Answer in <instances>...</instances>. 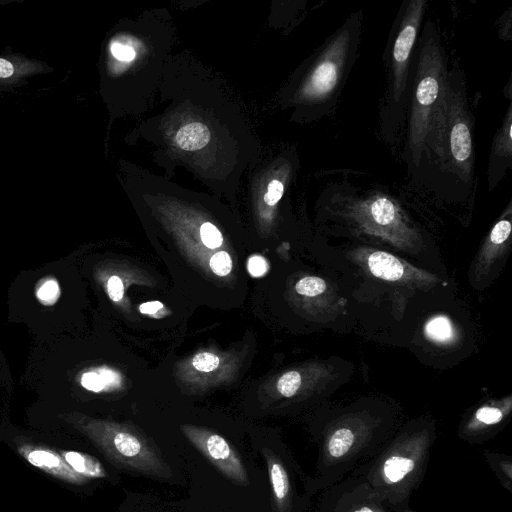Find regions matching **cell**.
<instances>
[{
	"mask_svg": "<svg viewBox=\"0 0 512 512\" xmlns=\"http://www.w3.org/2000/svg\"><path fill=\"white\" fill-rule=\"evenodd\" d=\"M395 433L393 420L376 410L349 409L324 420L314 430L318 454L315 492L324 490L371 459Z\"/></svg>",
	"mask_w": 512,
	"mask_h": 512,
	"instance_id": "obj_1",
	"label": "cell"
},
{
	"mask_svg": "<svg viewBox=\"0 0 512 512\" xmlns=\"http://www.w3.org/2000/svg\"><path fill=\"white\" fill-rule=\"evenodd\" d=\"M473 124L464 73L454 67L447 73L443 102L419 169L429 168L440 183L473 188Z\"/></svg>",
	"mask_w": 512,
	"mask_h": 512,
	"instance_id": "obj_2",
	"label": "cell"
},
{
	"mask_svg": "<svg viewBox=\"0 0 512 512\" xmlns=\"http://www.w3.org/2000/svg\"><path fill=\"white\" fill-rule=\"evenodd\" d=\"M435 439L431 422L409 423L395 431L371 459L351 473L363 478L394 512H400L409 506L424 479Z\"/></svg>",
	"mask_w": 512,
	"mask_h": 512,
	"instance_id": "obj_3",
	"label": "cell"
},
{
	"mask_svg": "<svg viewBox=\"0 0 512 512\" xmlns=\"http://www.w3.org/2000/svg\"><path fill=\"white\" fill-rule=\"evenodd\" d=\"M448 73L447 57L434 23L427 21L418 38L408 100L403 158L417 172L440 111Z\"/></svg>",
	"mask_w": 512,
	"mask_h": 512,
	"instance_id": "obj_4",
	"label": "cell"
},
{
	"mask_svg": "<svg viewBox=\"0 0 512 512\" xmlns=\"http://www.w3.org/2000/svg\"><path fill=\"white\" fill-rule=\"evenodd\" d=\"M361 27L362 12L351 14L324 40L307 64L298 81L295 100L310 119L334 112L358 57Z\"/></svg>",
	"mask_w": 512,
	"mask_h": 512,
	"instance_id": "obj_5",
	"label": "cell"
},
{
	"mask_svg": "<svg viewBox=\"0 0 512 512\" xmlns=\"http://www.w3.org/2000/svg\"><path fill=\"white\" fill-rule=\"evenodd\" d=\"M426 0H406L392 24L383 59L387 89L381 111L382 132L393 142L405 121L411 89L414 57L426 10Z\"/></svg>",
	"mask_w": 512,
	"mask_h": 512,
	"instance_id": "obj_6",
	"label": "cell"
},
{
	"mask_svg": "<svg viewBox=\"0 0 512 512\" xmlns=\"http://www.w3.org/2000/svg\"><path fill=\"white\" fill-rule=\"evenodd\" d=\"M346 214L364 232L380 237L401 249H413L419 234L405 218L399 204L384 192L372 191L362 196H341Z\"/></svg>",
	"mask_w": 512,
	"mask_h": 512,
	"instance_id": "obj_7",
	"label": "cell"
},
{
	"mask_svg": "<svg viewBox=\"0 0 512 512\" xmlns=\"http://www.w3.org/2000/svg\"><path fill=\"white\" fill-rule=\"evenodd\" d=\"M90 432L99 447L118 466L151 477H171V470L159 451L141 434L111 424L93 425Z\"/></svg>",
	"mask_w": 512,
	"mask_h": 512,
	"instance_id": "obj_8",
	"label": "cell"
},
{
	"mask_svg": "<svg viewBox=\"0 0 512 512\" xmlns=\"http://www.w3.org/2000/svg\"><path fill=\"white\" fill-rule=\"evenodd\" d=\"M263 455L268 469L274 512H303L310 497L316 493L313 486L309 484L299 487L298 482L307 478L280 454L265 448Z\"/></svg>",
	"mask_w": 512,
	"mask_h": 512,
	"instance_id": "obj_9",
	"label": "cell"
},
{
	"mask_svg": "<svg viewBox=\"0 0 512 512\" xmlns=\"http://www.w3.org/2000/svg\"><path fill=\"white\" fill-rule=\"evenodd\" d=\"M314 512H394L361 478L350 473L324 489Z\"/></svg>",
	"mask_w": 512,
	"mask_h": 512,
	"instance_id": "obj_10",
	"label": "cell"
},
{
	"mask_svg": "<svg viewBox=\"0 0 512 512\" xmlns=\"http://www.w3.org/2000/svg\"><path fill=\"white\" fill-rule=\"evenodd\" d=\"M183 433L190 443L226 478L233 483L247 486L246 467L236 450L221 435L206 429L185 426Z\"/></svg>",
	"mask_w": 512,
	"mask_h": 512,
	"instance_id": "obj_11",
	"label": "cell"
},
{
	"mask_svg": "<svg viewBox=\"0 0 512 512\" xmlns=\"http://www.w3.org/2000/svg\"><path fill=\"white\" fill-rule=\"evenodd\" d=\"M358 254L369 272L376 278L419 287L431 286L438 282L435 275L420 270L388 252L361 249Z\"/></svg>",
	"mask_w": 512,
	"mask_h": 512,
	"instance_id": "obj_12",
	"label": "cell"
},
{
	"mask_svg": "<svg viewBox=\"0 0 512 512\" xmlns=\"http://www.w3.org/2000/svg\"><path fill=\"white\" fill-rule=\"evenodd\" d=\"M510 401L485 404L477 408L458 429V436L469 443H482L492 438L509 416Z\"/></svg>",
	"mask_w": 512,
	"mask_h": 512,
	"instance_id": "obj_13",
	"label": "cell"
},
{
	"mask_svg": "<svg viewBox=\"0 0 512 512\" xmlns=\"http://www.w3.org/2000/svg\"><path fill=\"white\" fill-rule=\"evenodd\" d=\"M512 105L509 102L502 124L496 132L488 162V188H495L512 166Z\"/></svg>",
	"mask_w": 512,
	"mask_h": 512,
	"instance_id": "obj_14",
	"label": "cell"
},
{
	"mask_svg": "<svg viewBox=\"0 0 512 512\" xmlns=\"http://www.w3.org/2000/svg\"><path fill=\"white\" fill-rule=\"evenodd\" d=\"M63 458L70 468L81 478H102L106 476L105 469L101 463L93 456L68 451L63 454Z\"/></svg>",
	"mask_w": 512,
	"mask_h": 512,
	"instance_id": "obj_15",
	"label": "cell"
},
{
	"mask_svg": "<svg viewBox=\"0 0 512 512\" xmlns=\"http://www.w3.org/2000/svg\"><path fill=\"white\" fill-rule=\"evenodd\" d=\"M120 380V375L107 367L84 371L79 379L82 387L93 392L114 388L120 384Z\"/></svg>",
	"mask_w": 512,
	"mask_h": 512,
	"instance_id": "obj_16",
	"label": "cell"
},
{
	"mask_svg": "<svg viewBox=\"0 0 512 512\" xmlns=\"http://www.w3.org/2000/svg\"><path fill=\"white\" fill-rule=\"evenodd\" d=\"M511 221L509 216H502L490 231L487 243L484 246L481 260L488 263L496 253L503 248L511 234Z\"/></svg>",
	"mask_w": 512,
	"mask_h": 512,
	"instance_id": "obj_17",
	"label": "cell"
},
{
	"mask_svg": "<svg viewBox=\"0 0 512 512\" xmlns=\"http://www.w3.org/2000/svg\"><path fill=\"white\" fill-rule=\"evenodd\" d=\"M26 458L34 466H37L41 469L51 471L53 473H60L63 476L64 472H66L71 479H83L73 470H70L69 467L67 468L62 462V459L58 455L50 451L42 449L31 450L26 454Z\"/></svg>",
	"mask_w": 512,
	"mask_h": 512,
	"instance_id": "obj_18",
	"label": "cell"
},
{
	"mask_svg": "<svg viewBox=\"0 0 512 512\" xmlns=\"http://www.w3.org/2000/svg\"><path fill=\"white\" fill-rule=\"evenodd\" d=\"M483 456L498 478L500 484L510 494L512 493V459L511 456L498 452L484 450Z\"/></svg>",
	"mask_w": 512,
	"mask_h": 512,
	"instance_id": "obj_19",
	"label": "cell"
},
{
	"mask_svg": "<svg viewBox=\"0 0 512 512\" xmlns=\"http://www.w3.org/2000/svg\"><path fill=\"white\" fill-rule=\"evenodd\" d=\"M424 332L428 339L438 344H448L455 337L453 324L444 315L430 318L424 326Z\"/></svg>",
	"mask_w": 512,
	"mask_h": 512,
	"instance_id": "obj_20",
	"label": "cell"
},
{
	"mask_svg": "<svg viewBox=\"0 0 512 512\" xmlns=\"http://www.w3.org/2000/svg\"><path fill=\"white\" fill-rule=\"evenodd\" d=\"M207 141L206 129L198 124L182 127L176 135V142L184 150H194L203 146Z\"/></svg>",
	"mask_w": 512,
	"mask_h": 512,
	"instance_id": "obj_21",
	"label": "cell"
},
{
	"mask_svg": "<svg viewBox=\"0 0 512 512\" xmlns=\"http://www.w3.org/2000/svg\"><path fill=\"white\" fill-rule=\"evenodd\" d=\"M60 296V287L57 280L48 276L41 279L36 286V297L43 305L50 306L57 302Z\"/></svg>",
	"mask_w": 512,
	"mask_h": 512,
	"instance_id": "obj_22",
	"label": "cell"
},
{
	"mask_svg": "<svg viewBox=\"0 0 512 512\" xmlns=\"http://www.w3.org/2000/svg\"><path fill=\"white\" fill-rule=\"evenodd\" d=\"M326 289V282L317 276L303 277L295 285L296 292L306 297L321 295L326 291Z\"/></svg>",
	"mask_w": 512,
	"mask_h": 512,
	"instance_id": "obj_23",
	"label": "cell"
},
{
	"mask_svg": "<svg viewBox=\"0 0 512 512\" xmlns=\"http://www.w3.org/2000/svg\"><path fill=\"white\" fill-rule=\"evenodd\" d=\"M302 385V376L298 371H288L284 373L277 382L278 392L286 397L290 398L295 396Z\"/></svg>",
	"mask_w": 512,
	"mask_h": 512,
	"instance_id": "obj_24",
	"label": "cell"
},
{
	"mask_svg": "<svg viewBox=\"0 0 512 512\" xmlns=\"http://www.w3.org/2000/svg\"><path fill=\"white\" fill-rule=\"evenodd\" d=\"M110 53L119 62L130 63L136 57L133 45L120 40H113L110 43Z\"/></svg>",
	"mask_w": 512,
	"mask_h": 512,
	"instance_id": "obj_25",
	"label": "cell"
},
{
	"mask_svg": "<svg viewBox=\"0 0 512 512\" xmlns=\"http://www.w3.org/2000/svg\"><path fill=\"white\" fill-rule=\"evenodd\" d=\"M200 236L204 245L211 249L220 247L223 241L220 231L209 222L202 224Z\"/></svg>",
	"mask_w": 512,
	"mask_h": 512,
	"instance_id": "obj_26",
	"label": "cell"
},
{
	"mask_svg": "<svg viewBox=\"0 0 512 512\" xmlns=\"http://www.w3.org/2000/svg\"><path fill=\"white\" fill-rule=\"evenodd\" d=\"M212 271L219 276H226L232 269V259L226 251L215 253L210 259Z\"/></svg>",
	"mask_w": 512,
	"mask_h": 512,
	"instance_id": "obj_27",
	"label": "cell"
},
{
	"mask_svg": "<svg viewBox=\"0 0 512 512\" xmlns=\"http://www.w3.org/2000/svg\"><path fill=\"white\" fill-rule=\"evenodd\" d=\"M219 363V357L209 352L197 354L192 361L193 366L201 372H211L219 366Z\"/></svg>",
	"mask_w": 512,
	"mask_h": 512,
	"instance_id": "obj_28",
	"label": "cell"
},
{
	"mask_svg": "<svg viewBox=\"0 0 512 512\" xmlns=\"http://www.w3.org/2000/svg\"><path fill=\"white\" fill-rule=\"evenodd\" d=\"M283 193V182L278 179H273L268 184L267 192L264 195V202L269 206L276 205L282 198Z\"/></svg>",
	"mask_w": 512,
	"mask_h": 512,
	"instance_id": "obj_29",
	"label": "cell"
},
{
	"mask_svg": "<svg viewBox=\"0 0 512 512\" xmlns=\"http://www.w3.org/2000/svg\"><path fill=\"white\" fill-rule=\"evenodd\" d=\"M106 291L112 301H120L124 295V285L121 278L117 275L110 276L106 282Z\"/></svg>",
	"mask_w": 512,
	"mask_h": 512,
	"instance_id": "obj_30",
	"label": "cell"
},
{
	"mask_svg": "<svg viewBox=\"0 0 512 512\" xmlns=\"http://www.w3.org/2000/svg\"><path fill=\"white\" fill-rule=\"evenodd\" d=\"M249 273L254 277L263 276L268 270V264L264 257L254 255L249 258L247 263Z\"/></svg>",
	"mask_w": 512,
	"mask_h": 512,
	"instance_id": "obj_31",
	"label": "cell"
},
{
	"mask_svg": "<svg viewBox=\"0 0 512 512\" xmlns=\"http://www.w3.org/2000/svg\"><path fill=\"white\" fill-rule=\"evenodd\" d=\"M163 308V304L159 301L145 302L140 305L139 311L143 314H153Z\"/></svg>",
	"mask_w": 512,
	"mask_h": 512,
	"instance_id": "obj_32",
	"label": "cell"
},
{
	"mask_svg": "<svg viewBox=\"0 0 512 512\" xmlns=\"http://www.w3.org/2000/svg\"><path fill=\"white\" fill-rule=\"evenodd\" d=\"M14 73V67L11 62L0 58V78H8Z\"/></svg>",
	"mask_w": 512,
	"mask_h": 512,
	"instance_id": "obj_33",
	"label": "cell"
},
{
	"mask_svg": "<svg viewBox=\"0 0 512 512\" xmlns=\"http://www.w3.org/2000/svg\"><path fill=\"white\" fill-rule=\"evenodd\" d=\"M400 512H417L415 510H413L410 506L404 508L403 510H401Z\"/></svg>",
	"mask_w": 512,
	"mask_h": 512,
	"instance_id": "obj_34",
	"label": "cell"
}]
</instances>
